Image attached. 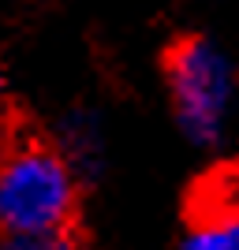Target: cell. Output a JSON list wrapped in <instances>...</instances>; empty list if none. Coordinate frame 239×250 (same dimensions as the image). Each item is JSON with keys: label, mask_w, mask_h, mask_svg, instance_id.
<instances>
[{"label": "cell", "mask_w": 239, "mask_h": 250, "mask_svg": "<svg viewBox=\"0 0 239 250\" xmlns=\"http://www.w3.org/2000/svg\"><path fill=\"white\" fill-rule=\"evenodd\" d=\"M83 179L45 138H19L0 153V235L75 228Z\"/></svg>", "instance_id": "1"}, {"label": "cell", "mask_w": 239, "mask_h": 250, "mask_svg": "<svg viewBox=\"0 0 239 250\" xmlns=\"http://www.w3.org/2000/svg\"><path fill=\"white\" fill-rule=\"evenodd\" d=\"M168 101L191 146L213 149L224 142L236 112V67L209 38H183L165 56Z\"/></svg>", "instance_id": "2"}, {"label": "cell", "mask_w": 239, "mask_h": 250, "mask_svg": "<svg viewBox=\"0 0 239 250\" xmlns=\"http://www.w3.org/2000/svg\"><path fill=\"white\" fill-rule=\"evenodd\" d=\"M179 250H239V206H213L195 213Z\"/></svg>", "instance_id": "3"}, {"label": "cell", "mask_w": 239, "mask_h": 250, "mask_svg": "<svg viewBox=\"0 0 239 250\" xmlns=\"http://www.w3.org/2000/svg\"><path fill=\"white\" fill-rule=\"evenodd\" d=\"M0 250H90L75 228L34 231V235H0Z\"/></svg>", "instance_id": "4"}, {"label": "cell", "mask_w": 239, "mask_h": 250, "mask_svg": "<svg viewBox=\"0 0 239 250\" xmlns=\"http://www.w3.org/2000/svg\"><path fill=\"white\" fill-rule=\"evenodd\" d=\"M0 94H4V75H0Z\"/></svg>", "instance_id": "5"}]
</instances>
